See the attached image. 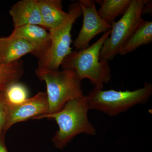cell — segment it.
I'll list each match as a JSON object with an SVG mask.
<instances>
[{"instance_id": "e0dca14e", "label": "cell", "mask_w": 152, "mask_h": 152, "mask_svg": "<svg viewBox=\"0 0 152 152\" xmlns=\"http://www.w3.org/2000/svg\"><path fill=\"white\" fill-rule=\"evenodd\" d=\"M9 106L3 91H0V134H5V128L9 112Z\"/></svg>"}, {"instance_id": "6da1fadb", "label": "cell", "mask_w": 152, "mask_h": 152, "mask_svg": "<svg viewBox=\"0 0 152 152\" xmlns=\"http://www.w3.org/2000/svg\"><path fill=\"white\" fill-rule=\"evenodd\" d=\"M90 110L87 96H84L68 102L59 111L40 116L35 119L48 118L56 121L58 130L52 142L57 148L63 150L77 135L96 134V130L88 118Z\"/></svg>"}, {"instance_id": "5bb4252c", "label": "cell", "mask_w": 152, "mask_h": 152, "mask_svg": "<svg viewBox=\"0 0 152 152\" xmlns=\"http://www.w3.org/2000/svg\"><path fill=\"white\" fill-rule=\"evenodd\" d=\"M100 5L98 14L104 21L112 25L117 17L123 15L127 10L132 0L96 1Z\"/></svg>"}, {"instance_id": "2e32d148", "label": "cell", "mask_w": 152, "mask_h": 152, "mask_svg": "<svg viewBox=\"0 0 152 152\" xmlns=\"http://www.w3.org/2000/svg\"><path fill=\"white\" fill-rule=\"evenodd\" d=\"M4 96L10 106L18 105L28 98V91L24 85L19 82L9 85L3 91Z\"/></svg>"}, {"instance_id": "8992f818", "label": "cell", "mask_w": 152, "mask_h": 152, "mask_svg": "<svg viewBox=\"0 0 152 152\" xmlns=\"http://www.w3.org/2000/svg\"><path fill=\"white\" fill-rule=\"evenodd\" d=\"M82 15L78 1L69 6L68 15L64 20L56 28L49 31L51 44L48 51L38 60V68L58 70L67 56L72 53L71 31L76 20Z\"/></svg>"}, {"instance_id": "ac0fdd59", "label": "cell", "mask_w": 152, "mask_h": 152, "mask_svg": "<svg viewBox=\"0 0 152 152\" xmlns=\"http://www.w3.org/2000/svg\"><path fill=\"white\" fill-rule=\"evenodd\" d=\"M0 152H9L5 142L4 134H0Z\"/></svg>"}, {"instance_id": "52a82bcc", "label": "cell", "mask_w": 152, "mask_h": 152, "mask_svg": "<svg viewBox=\"0 0 152 152\" xmlns=\"http://www.w3.org/2000/svg\"><path fill=\"white\" fill-rule=\"evenodd\" d=\"M83 16V25L77 37L73 42L77 50L86 48L90 42L101 33L111 29L112 26L104 20L98 14L95 1L79 0Z\"/></svg>"}, {"instance_id": "30bf717a", "label": "cell", "mask_w": 152, "mask_h": 152, "mask_svg": "<svg viewBox=\"0 0 152 152\" xmlns=\"http://www.w3.org/2000/svg\"><path fill=\"white\" fill-rule=\"evenodd\" d=\"M10 14L14 28L27 25L43 27L38 0H22L11 7Z\"/></svg>"}, {"instance_id": "3957f363", "label": "cell", "mask_w": 152, "mask_h": 152, "mask_svg": "<svg viewBox=\"0 0 152 152\" xmlns=\"http://www.w3.org/2000/svg\"><path fill=\"white\" fill-rule=\"evenodd\" d=\"M35 74L46 84L48 114L59 111L68 102L84 96L82 80L73 70H53L38 67Z\"/></svg>"}, {"instance_id": "ba28073f", "label": "cell", "mask_w": 152, "mask_h": 152, "mask_svg": "<svg viewBox=\"0 0 152 152\" xmlns=\"http://www.w3.org/2000/svg\"><path fill=\"white\" fill-rule=\"evenodd\" d=\"M49 110L46 92H43L38 93L18 105L10 106L6 132L16 123L29 119H35L37 117L48 113Z\"/></svg>"}, {"instance_id": "7a4b0ae2", "label": "cell", "mask_w": 152, "mask_h": 152, "mask_svg": "<svg viewBox=\"0 0 152 152\" xmlns=\"http://www.w3.org/2000/svg\"><path fill=\"white\" fill-rule=\"evenodd\" d=\"M110 34V29L86 48L72 51L63 60V69L73 70L82 80L88 79L95 88L103 89L111 79V70L108 62L100 59V53Z\"/></svg>"}, {"instance_id": "7c38bea8", "label": "cell", "mask_w": 152, "mask_h": 152, "mask_svg": "<svg viewBox=\"0 0 152 152\" xmlns=\"http://www.w3.org/2000/svg\"><path fill=\"white\" fill-rule=\"evenodd\" d=\"M38 3L44 28L48 31L59 26L67 16L61 0H39Z\"/></svg>"}, {"instance_id": "5b68a950", "label": "cell", "mask_w": 152, "mask_h": 152, "mask_svg": "<svg viewBox=\"0 0 152 152\" xmlns=\"http://www.w3.org/2000/svg\"><path fill=\"white\" fill-rule=\"evenodd\" d=\"M149 0H132L127 10L112 25L110 34L105 40L100 53L101 61L109 62L119 55L126 42L144 20L142 15Z\"/></svg>"}, {"instance_id": "277c9868", "label": "cell", "mask_w": 152, "mask_h": 152, "mask_svg": "<svg viewBox=\"0 0 152 152\" xmlns=\"http://www.w3.org/2000/svg\"><path fill=\"white\" fill-rule=\"evenodd\" d=\"M152 95V85L145 83L142 88L134 91L103 90L94 87L87 97L90 110L114 117L134 106L146 102Z\"/></svg>"}, {"instance_id": "4fadbf2b", "label": "cell", "mask_w": 152, "mask_h": 152, "mask_svg": "<svg viewBox=\"0 0 152 152\" xmlns=\"http://www.w3.org/2000/svg\"><path fill=\"white\" fill-rule=\"evenodd\" d=\"M152 42V22L144 20L126 42L119 55L125 56Z\"/></svg>"}, {"instance_id": "9c48e42d", "label": "cell", "mask_w": 152, "mask_h": 152, "mask_svg": "<svg viewBox=\"0 0 152 152\" xmlns=\"http://www.w3.org/2000/svg\"><path fill=\"white\" fill-rule=\"evenodd\" d=\"M10 35L27 41L34 48L33 56L40 59L48 51L51 44L49 31L38 25H27L14 28Z\"/></svg>"}, {"instance_id": "9a60e30c", "label": "cell", "mask_w": 152, "mask_h": 152, "mask_svg": "<svg viewBox=\"0 0 152 152\" xmlns=\"http://www.w3.org/2000/svg\"><path fill=\"white\" fill-rule=\"evenodd\" d=\"M24 71L21 59L7 64H0V91H4L11 84L19 82Z\"/></svg>"}, {"instance_id": "8fae6325", "label": "cell", "mask_w": 152, "mask_h": 152, "mask_svg": "<svg viewBox=\"0 0 152 152\" xmlns=\"http://www.w3.org/2000/svg\"><path fill=\"white\" fill-rule=\"evenodd\" d=\"M35 48L31 44L21 38L13 37H0V64H7L20 60L28 54L33 55Z\"/></svg>"}]
</instances>
